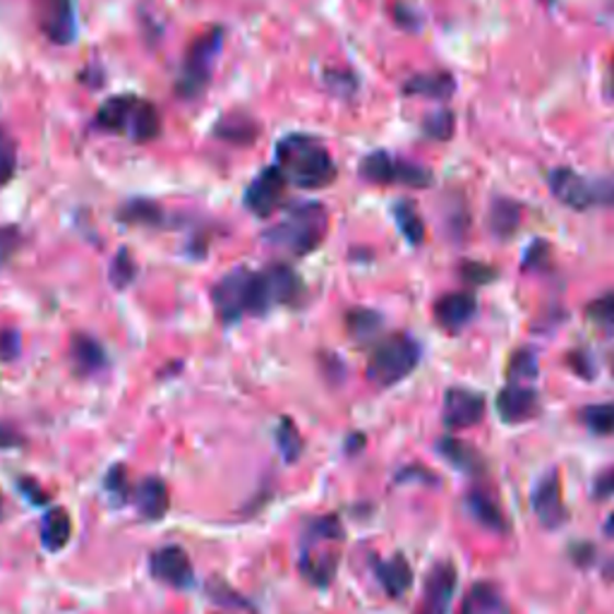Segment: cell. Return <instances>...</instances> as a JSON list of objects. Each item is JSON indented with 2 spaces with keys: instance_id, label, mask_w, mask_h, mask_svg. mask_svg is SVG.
Wrapping results in <instances>:
<instances>
[{
  "instance_id": "cell-1",
  "label": "cell",
  "mask_w": 614,
  "mask_h": 614,
  "mask_svg": "<svg viewBox=\"0 0 614 614\" xmlns=\"http://www.w3.org/2000/svg\"><path fill=\"white\" fill-rule=\"evenodd\" d=\"M277 166L286 181L303 190H320L336 178V164L320 137L288 135L277 144Z\"/></svg>"
},
{
  "instance_id": "cell-2",
  "label": "cell",
  "mask_w": 614,
  "mask_h": 614,
  "mask_svg": "<svg viewBox=\"0 0 614 614\" xmlns=\"http://www.w3.org/2000/svg\"><path fill=\"white\" fill-rule=\"evenodd\" d=\"M211 300H215L219 320L225 324L238 322L245 312H250V315H265L274 305L265 277L250 269H233L231 274H225L215 286V291H211Z\"/></svg>"
},
{
  "instance_id": "cell-3",
  "label": "cell",
  "mask_w": 614,
  "mask_h": 614,
  "mask_svg": "<svg viewBox=\"0 0 614 614\" xmlns=\"http://www.w3.org/2000/svg\"><path fill=\"white\" fill-rule=\"evenodd\" d=\"M329 217L320 202H300L288 209L286 219L267 233L271 245H279L293 255H310L327 235Z\"/></svg>"
},
{
  "instance_id": "cell-4",
  "label": "cell",
  "mask_w": 614,
  "mask_h": 614,
  "mask_svg": "<svg viewBox=\"0 0 614 614\" xmlns=\"http://www.w3.org/2000/svg\"><path fill=\"white\" fill-rule=\"evenodd\" d=\"M420 362V344L408 334L386 336L384 341L374 346L370 362H368V378L380 386H394L401 380L418 368Z\"/></svg>"
},
{
  "instance_id": "cell-5",
  "label": "cell",
  "mask_w": 614,
  "mask_h": 614,
  "mask_svg": "<svg viewBox=\"0 0 614 614\" xmlns=\"http://www.w3.org/2000/svg\"><path fill=\"white\" fill-rule=\"evenodd\" d=\"M223 46V30H209L199 39L187 48L181 78H178V92L185 99H197L202 96L209 86L211 72H215L217 58Z\"/></svg>"
},
{
  "instance_id": "cell-6",
  "label": "cell",
  "mask_w": 614,
  "mask_h": 614,
  "mask_svg": "<svg viewBox=\"0 0 614 614\" xmlns=\"http://www.w3.org/2000/svg\"><path fill=\"white\" fill-rule=\"evenodd\" d=\"M549 187L561 205L571 209H588L595 205L614 202V185L603 181H588L571 169H557L549 173Z\"/></svg>"
},
{
  "instance_id": "cell-7",
  "label": "cell",
  "mask_w": 614,
  "mask_h": 614,
  "mask_svg": "<svg viewBox=\"0 0 614 614\" xmlns=\"http://www.w3.org/2000/svg\"><path fill=\"white\" fill-rule=\"evenodd\" d=\"M362 178L380 185H408V187H428L432 183V173L418 164L392 159L386 152H372L360 164Z\"/></svg>"
},
{
  "instance_id": "cell-8",
  "label": "cell",
  "mask_w": 614,
  "mask_h": 614,
  "mask_svg": "<svg viewBox=\"0 0 614 614\" xmlns=\"http://www.w3.org/2000/svg\"><path fill=\"white\" fill-rule=\"evenodd\" d=\"M286 175L279 166H269L262 171L257 178L250 183L245 193V207L255 217L267 219L277 211L286 197Z\"/></svg>"
},
{
  "instance_id": "cell-9",
  "label": "cell",
  "mask_w": 614,
  "mask_h": 614,
  "mask_svg": "<svg viewBox=\"0 0 614 614\" xmlns=\"http://www.w3.org/2000/svg\"><path fill=\"white\" fill-rule=\"evenodd\" d=\"M149 571L157 581L171 588H190L195 583L193 561L178 545H166L149 557Z\"/></svg>"
},
{
  "instance_id": "cell-10",
  "label": "cell",
  "mask_w": 614,
  "mask_h": 614,
  "mask_svg": "<svg viewBox=\"0 0 614 614\" xmlns=\"http://www.w3.org/2000/svg\"><path fill=\"white\" fill-rule=\"evenodd\" d=\"M459 574L456 567L451 561H440L435 564L432 571L425 579L422 588V603L418 614H447L451 598L456 593Z\"/></svg>"
},
{
  "instance_id": "cell-11",
  "label": "cell",
  "mask_w": 614,
  "mask_h": 614,
  "mask_svg": "<svg viewBox=\"0 0 614 614\" xmlns=\"http://www.w3.org/2000/svg\"><path fill=\"white\" fill-rule=\"evenodd\" d=\"M39 27L54 44H60V46L72 44L74 36H78L74 0H42Z\"/></svg>"
},
{
  "instance_id": "cell-12",
  "label": "cell",
  "mask_w": 614,
  "mask_h": 614,
  "mask_svg": "<svg viewBox=\"0 0 614 614\" xmlns=\"http://www.w3.org/2000/svg\"><path fill=\"white\" fill-rule=\"evenodd\" d=\"M533 511L545 529L557 531L567 521V509L561 499V483L557 471H547L533 493Z\"/></svg>"
},
{
  "instance_id": "cell-13",
  "label": "cell",
  "mask_w": 614,
  "mask_h": 614,
  "mask_svg": "<svg viewBox=\"0 0 614 614\" xmlns=\"http://www.w3.org/2000/svg\"><path fill=\"white\" fill-rule=\"evenodd\" d=\"M485 418V398L471 390H449L444 394V425L449 430H466Z\"/></svg>"
},
{
  "instance_id": "cell-14",
  "label": "cell",
  "mask_w": 614,
  "mask_h": 614,
  "mask_svg": "<svg viewBox=\"0 0 614 614\" xmlns=\"http://www.w3.org/2000/svg\"><path fill=\"white\" fill-rule=\"evenodd\" d=\"M537 408H541V401H537L535 390L529 384L511 382L497 396L499 418H502L505 422H511V425L531 420L537 413Z\"/></svg>"
},
{
  "instance_id": "cell-15",
  "label": "cell",
  "mask_w": 614,
  "mask_h": 614,
  "mask_svg": "<svg viewBox=\"0 0 614 614\" xmlns=\"http://www.w3.org/2000/svg\"><path fill=\"white\" fill-rule=\"evenodd\" d=\"M478 312V300L473 293H447L435 303V320L447 332H461Z\"/></svg>"
},
{
  "instance_id": "cell-16",
  "label": "cell",
  "mask_w": 614,
  "mask_h": 614,
  "mask_svg": "<svg viewBox=\"0 0 614 614\" xmlns=\"http://www.w3.org/2000/svg\"><path fill=\"white\" fill-rule=\"evenodd\" d=\"M132 142L137 144H144V142H152L159 137L161 132V116H159V108L154 104H149L147 99H135L132 111L128 116V123H125V130Z\"/></svg>"
},
{
  "instance_id": "cell-17",
  "label": "cell",
  "mask_w": 614,
  "mask_h": 614,
  "mask_svg": "<svg viewBox=\"0 0 614 614\" xmlns=\"http://www.w3.org/2000/svg\"><path fill=\"white\" fill-rule=\"evenodd\" d=\"M132 499H135L137 511H140L142 517L149 521L166 517V511L171 507L169 487L164 480H159V478H144L140 485L135 487Z\"/></svg>"
},
{
  "instance_id": "cell-18",
  "label": "cell",
  "mask_w": 614,
  "mask_h": 614,
  "mask_svg": "<svg viewBox=\"0 0 614 614\" xmlns=\"http://www.w3.org/2000/svg\"><path fill=\"white\" fill-rule=\"evenodd\" d=\"M459 614H509V605L499 588L493 583H475L463 598Z\"/></svg>"
},
{
  "instance_id": "cell-19",
  "label": "cell",
  "mask_w": 614,
  "mask_h": 614,
  "mask_svg": "<svg viewBox=\"0 0 614 614\" xmlns=\"http://www.w3.org/2000/svg\"><path fill=\"white\" fill-rule=\"evenodd\" d=\"M338 555L322 553L315 545H303V557H300V574L305 576L310 583L320 588L329 586L336 574Z\"/></svg>"
},
{
  "instance_id": "cell-20",
  "label": "cell",
  "mask_w": 614,
  "mask_h": 614,
  "mask_svg": "<svg viewBox=\"0 0 614 614\" xmlns=\"http://www.w3.org/2000/svg\"><path fill=\"white\" fill-rule=\"evenodd\" d=\"M374 574H378V579L386 591V595H392V598H401L413 586L410 564L404 557H392L386 561L378 559L374 561Z\"/></svg>"
},
{
  "instance_id": "cell-21",
  "label": "cell",
  "mask_w": 614,
  "mask_h": 614,
  "mask_svg": "<svg viewBox=\"0 0 614 614\" xmlns=\"http://www.w3.org/2000/svg\"><path fill=\"white\" fill-rule=\"evenodd\" d=\"M265 283H267V291H269V298H271V303L277 305V303H296L298 296H300V279L296 277V271L291 267H286V265H274L269 267L265 274Z\"/></svg>"
},
{
  "instance_id": "cell-22",
  "label": "cell",
  "mask_w": 614,
  "mask_h": 614,
  "mask_svg": "<svg viewBox=\"0 0 614 614\" xmlns=\"http://www.w3.org/2000/svg\"><path fill=\"white\" fill-rule=\"evenodd\" d=\"M440 454L461 473H483L485 468V459L480 451L466 442L454 440V437H447V440L440 442Z\"/></svg>"
},
{
  "instance_id": "cell-23",
  "label": "cell",
  "mask_w": 614,
  "mask_h": 614,
  "mask_svg": "<svg viewBox=\"0 0 614 614\" xmlns=\"http://www.w3.org/2000/svg\"><path fill=\"white\" fill-rule=\"evenodd\" d=\"M70 358L74 362V370L82 372V374H92L99 372L106 366V354L104 348L99 346L94 338L90 336H74L72 338V346H70Z\"/></svg>"
},
{
  "instance_id": "cell-24",
  "label": "cell",
  "mask_w": 614,
  "mask_h": 614,
  "mask_svg": "<svg viewBox=\"0 0 614 614\" xmlns=\"http://www.w3.org/2000/svg\"><path fill=\"white\" fill-rule=\"evenodd\" d=\"M72 537V521L68 517L66 509H51L44 517L42 523V543L46 549L51 553H58V549L66 547Z\"/></svg>"
},
{
  "instance_id": "cell-25",
  "label": "cell",
  "mask_w": 614,
  "mask_h": 614,
  "mask_svg": "<svg viewBox=\"0 0 614 614\" xmlns=\"http://www.w3.org/2000/svg\"><path fill=\"white\" fill-rule=\"evenodd\" d=\"M132 94H120V96H111L108 102L102 104V108L96 111V125L104 130L111 132H123L125 123H128V116L135 104Z\"/></svg>"
},
{
  "instance_id": "cell-26",
  "label": "cell",
  "mask_w": 614,
  "mask_h": 614,
  "mask_svg": "<svg viewBox=\"0 0 614 614\" xmlns=\"http://www.w3.org/2000/svg\"><path fill=\"white\" fill-rule=\"evenodd\" d=\"M454 78L447 72H432V74H416L404 86L406 94L413 96H432V99H447L454 92Z\"/></svg>"
},
{
  "instance_id": "cell-27",
  "label": "cell",
  "mask_w": 614,
  "mask_h": 614,
  "mask_svg": "<svg viewBox=\"0 0 614 614\" xmlns=\"http://www.w3.org/2000/svg\"><path fill=\"white\" fill-rule=\"evenodd\" d=\"M466 507H468L471 517L478 521L483 529H490L497 533L507 531V519L502 517V511H499V507L487 495L471 493L466 499Z\"/></svg>"
},
{
  "instance_id": "cell-28",
  "label": "cell",
  "mask_w": 614,
  "mask_h": 614,
  "mask_svg": "<svg viewBox=\"0 0 614 614\" xmlns=\"http://www.w3.org/2000/svg\"><path fill=\"white\" fill-rule=\"evenodd\" d=\"M394 219L410 245H420L425 241V223L418 215L416 205L408 202V199H401V202L394 205Z\"/></svg>"
},
{
  "instance_id": "cell-29",
  "label": "cell",
  "mask_w": 614,
  "mask_h": 614,
  "mask_svg": "<svg viewBox=\"0 0 614 614\" xmlns=\"http://www.w3.org/2000/svg\"><path fill=\"white\" fill-rule=\"evenodd\" d=\"M521 223V207L511 199H497L490 209V229L499 238H509Z\"/></svg>"
},
{
  "instance_id": "cell-30",
  "label": "cell",
  "mask_w": 614,
  "mask_h": 614,
  "mask_svg": "<svg viewBox=\"0 0 614 614\" xmlns=\"http://www.w3.org/2000/svg\"><path fill=\"white\" fill-rule=\"evenodd\" d=\"M581 422L593 435L600 437L614 435V401H610V404H595L581 408Z\"/></svg>"
},
{
  "instance_id": "cell-31",
  "label": "cell",
  "mask_w": 614,
  "mask_h": 614,
  "mask_svg": "<svg viewBox=\"0 0 614 614\" xmlns=\"http://www.w3.org/2000/svg\"><path fill=\"white\" fill-rule=\"evenodd\" d=\"M346 324H348L350 336L358 338V341H368V338H374L380 334L382 315H378V312H372V310L358 308L354 312H348Z\"/></svg>"
},
{
  "instance_id": "cell-32",
  "label": "cell",
  "mask_w": 614,
  "mask_h": 614,
  "mask_svg": "<svg viewBox=\"0 0 614 614\" xmlns=\"http://www.w3.org/2000/svg\"><path fill=\"white\" fill-rule=\"evenodd\" d=\"M277 444L281 449V454L288 463H293L303 454V437H300L298 428L291 418H283L277 428Z\"/></svg>"
},
{
  "instance_id": "cell-33",
  "label": "cell",
  "mask_w": 614,
  "mask_h": 614,
  "mask_svg": "<svg viewBox=\"0 0 614 614\" xmlns=\"http://www.w3.org/2000/svg\"><path fill=\"white\" fill-rule=\"evenodd\" d=\"M535 374H537L535 356L531 354V350H519V354L513 356L511 362H509V378H511V382L525 384L529 380H535Z\"/></svg>"
},
{
  "instance_id": "cell-34",
  "label": "cell",
  "mask_w": 614,
  "mask_h": 614,
  "mask_svg": "<svg viewBox=\"0 0 614 614\" xmlns=\"http://www.w3.org/2000/svg\"><path fill=\"white\" fill-rule=\"evenodd\" d=\"M135 274H137V267H135L132 257L128 255V250H120L118 257L113 259V267H111V281H113V286H116V288L130 286L135 281Z\"/></svg>"
},
{
  "instance_id": "cell-35",
  "label": "cell",
  "mask_w": 614,
  "mask_h": 614,
  "mask_svg": "<svg viewBox=\"0 0 614 614\" xmlns=\"http://www.w3.org/2000/svg\"><path fill=\"white\" fill-rule=\"evenodd\" d=\"M18 169V154H15V144H12L10 137H5L0 132V187H5L12 175H15Z\"/></svg>"
},
{
  "instance_id": "cell-36",
  "label": "cell",
  "mask_w": 614,
  "mask_h": 614,
  "mask_svg": "<svg viewBox=\"0 0 614 614\" xmlns=\"http://www.w3.org/2000/svg\"><path fill=\"white\" fill-rule=\"evenodd\" d=\"M425 135L432 137V140H449L451 132H454V113L440 111L425 120Z\"/></svg>"
},
{
  "instance_id": "cell-37",
  "label": "cell",
  "mask_w": 614,
  "mask_h": 614,
  "mask_svg": "<svg viewBox=\"0 0 614 614\" xmlns=\"http://www.w3.org/2000/svg\"><path fill=\"white\" fill-rule=\"evenodd\" d=\"M106 493L113 497V502L116 505H123L125 499L130 497L128 473H125L123 466H113L111 473L106 475Z\"/></svg>"
},
{
  "instance_id": "cell-38",
  "label": "cell",
  "mask_w": 614,
  "mask_h": 614,
  "mask_svg": "<svg viewBox=\"0 0 614 614\" xmlns=\"http://www.w3.org/2000/svg\"><path fill=\"white\" fill-rule=\"evenodd\" d=\"M586 312L600 327H614V293L593 300V303L586 308Z\"/></svg>"
},
{
  "instance_id": "cell-39",
  "label": "cell",
  "mask_w": 614,
  "mask_h": 614,
  "mask_svg": "<svg viewBox=\"0 0 614 614\" xmlns=\"http://www.w3.org/2000/svg\"><path fill=\"white\" fill-rule=\"evenodd\" d=\"M20 243V229H15V225H0V265H5V262L18 253Z\"/></svg>"
},
{
  "instance_id": "cell-40",
  "label": "cell",
  "mask_w": 614,
  "mask_h": 614,
  "mask_svg": "<svg viewBox=\"0 0 614 614\" xmlns=\"http://www.w3.org/2000/svg\"><path fill=\"white\" fill-rule=\"evenodd\" d=\"M123 219L130 223H157L159 209L149 202H132L128 209L123 211Z\"/></svg>"
},
{
  "instance_id": "cell-41",
  "label": "cell",
  "mask_w": 614,
  "mask_h": 614,
  "mask_svg": "<svg viewBox=\"0 0 614 614\" xmlns=\"http://www.w3.org/2000/svg\"><path fill=\"white\" fill-rule=\"evenodd\" d=\"M22 338L15 329H0V360H15L20 356Z\"/></svg>"
},
{
  "instance_id": "cell-42",
  "label": "cell",
  "mask_w": 614,
  "mask_h": 614,
  "mask_svg": "<svg viewBox=\"0 0 614 614\" xmlns=\"http://www.w3.org/2000/svg\"><path fill=\"white\" fill-rule=\"evenodd\" d=\"M614 495V468H607L603 471L595 478L593 483V497L595 499H607Z\"/></svg>"
},
{
  "instance_id": "cell-43",
  "label": "cell",
  "mask_w": 614,
  "mask_h": 614,
  "mask_svg": "<svg viewBox=\"0 0 614 614\" xmlns=\"http://www.w3.org/2000/svg\"><path fill=\"white\" fill-rule=\"evenodd\" d=\"M463 274H466L468 281H475V283L493 281L490 277H495V271L490 267H480V265H471V267L463 269Z\"/></svg>"
},
{
  "instance_id": "cell-44",
  "label": "cell",
  "mask_w": 614,
  "mask_h": 614,
  "mask_svg": "<svg viewBox=\"0 0 614 614\" xmlns=\"http://www.w3.org/2000/svg\"><path fill=\"white\" fill-rule=\"evenodd\" d=\"M20 487H22V493L27 495L34 505H44V502H46V495L39 493L42 487L36 485V483H32V480H20Z\"/></svg>"
},
{
  "instance_id": "cell-45",
  "label": "cell",
  "mask_w": 614,
  "mask_h": 614,
  "mask_svg": "<svg viewBox=\"0 0 614 614\" xmlns=\"http://www.w3.org/2000/svg\"><path fill=\"white\" fill-rule=\"evenodd\" d=\"M547 257V245L545 243H535L529 253H525V267H535L537 262H545Z\"/></svg>"
},
{
  "instance_id": "cell-46",
  "label": "cell",
  "mask_w": 614,
  "mask_h": 614,
  "mask_svg": "<svg viewBox=\"0 0 614 614\" xmlns=\"http://www.w3.org/2000/svg\"><path fill=\"white\" fill-rule=\"evenodd\" d=\"M603 531H605V535H607V537H612V541H614V511L610 513V519L605 521V525H603Z\"/></svg>"
},
{
  "instance_id": "cell-47",
  "label": "cell",
  "mask_w": 614,
  "mask_h": 614,
  "mask_svg": "<svg viewBox=\"0 0 614 614\" xmlns=\"http://www.w3.org/2000/svg\"><path fill=\"white\" fill-rule=\"evenodd\" d=\"M603 576H605V579H607V581H612V583H614V559H610V561L605 564Z\"/></svg>"
},
{
  "instance_id": "cell-48",
  "label": "cell",
  "mask_w": 614,
  "mask_h": 614,
  "mask_svg": "<svg viewBox=\"0 0 614 614\" xmlns=\"http://www.w3.org/2000/svg\"><path fill=\"white\" fill-rule=\"evenodd\" d=\"M610 92L614 94V62H612V72H610Z\"/></svg>"
}]
</instances>
